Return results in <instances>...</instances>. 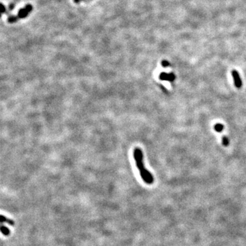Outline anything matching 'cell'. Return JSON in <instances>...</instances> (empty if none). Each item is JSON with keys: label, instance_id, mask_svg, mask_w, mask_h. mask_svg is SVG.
<instances>
[{"label": "cell", "instance_id": "1", "mask_svg": "<svg viewBox=\"0 0 246 246\" xmlns=\"http://www.w3.org/2000/svg\"><path fill=\"white\" fill-rule=\"evenodd\" d=\"M133 157L136 161L137 168L139 169L142 179L144 183L148 185H151L154 182V177L151 173L146 169L144 164V155L140 148H136L133 152Z\"/></svg>", "mask_w": 246, "mask_h": 246}, {"label": "cell", "instance_id": "2", "mask_svg": "<svg viewBox=\"0 0 246 246\" xmlns=\"http://www.w3.org/2000/svg\"><path fill=\"white\" fill-rule=\"evenodd\" d=\"M33 6L31 4H27L24 8L20 9L17 14V16H19V18L21 19H25L29 15V14L32 11Z\"/></svg>", "mask_w": 246, "mask_h": 246}, {"label": "cell", "instance_id": "3", "mask_svg": "<svg viewBox=\"0 0 246 246\" xmlns=\"http://www.w3.org/2000/svg\"><path fill=\"white\" fill-rule=\"evenodd\" d=\"M232 75H233L235 86L238 89H240L242 87V79L239 74V72L236 70H233V71H232Z\"/></svg>", "mask_w": 246, "mask_h": 246}, {"label": "cell", "instance_id": "4", "mask_svg": "<svg viewBox=\"0 0 246 246\" xmlns=\"http://www.w3.org/2000/svg\"><path fill=\"white\" fill-rule=\"evenodd\" d=\"M159 79L162 81H168L169 82H173L176 79V75L171 72V73H166V72H161L159 76Z\"/></svg>", "mask_w": 246, "mask_h": 246}, {"label": "cell", "instance_id": "5", "mask_svg": "<svg viewBox=\"0 0 246 246\" xmlns=\"http://www.w3.org/2000/svg\"><path fill=\"white\" fill-rule=\"evenodd\" d=\"M8 223L10 226H14L15 225V221L13 220H12L11 219H8V218H7L6 217H4L3 216H1V223Z\"/></svg>", "mask_w": 246, "mask_h": 246}, {"label": "cell", "instance_id": "6", "mask_svg": "<svg viewBox=\"0 0 246 246\" xmlns=\"http://www.w3.org/2000/svg\"><path fill=\"white\" fill-rule=\"evenodd\" d=\"M19 19H20L19 18V16L17 15H11V16H8V19H7V21H8V22L9 23H16L17 21H18Z\"/></svg>", "mask_w": 246, "mask_h": 246}, {"label": "cell", "instance_id": "7", "mask_svg": "<svg viewBox=\"0 0 246 246\" xmlns=\"http://www.w3.org/2000/svg\"><path fill=\"white\" fill-rule=\"evenodd\" d=\"M224 126L222 124L217 123V124H215V126H214V129L218 133H221V131L224 130Z\"/></svg>", "mask_w": 246, "mask_h": 246}, {"label": "cell", "instance_id": "8", "mask_svg": "<svg viewBox=\"0 0 246 246\" xmlns=\"http://www.w3.org/2000/svg\"><path fill=\"white\" fill-rule=\"evenodd\" d=\"M1 232H2V233L3 235H4V236H8V235L10 234V230L8 229V228L3 226V225H2Z\"/></svg>", "mask_w": 246, "mask_h": 246}, {"label": "cell", "instance_id": "9", "mask_svg": "<svg viewBox=\"0 0 246 246\" xmlns=\"http://www.w3.org/2000/svg\"><path fill=\"white\" fill-rule=\"evenodd\" d=\"M230 144L229 139H228V137L226 136H224L222 137V144L224 146H228Z\"/></svg>", "mask_w": 246, "mask_h": 246}, {"label": "cell", "instance_id": "10", "mask_svg": "<svg viewBox=\"0 0 246 246\" xmlns=\"http://www.w3.org/2000/svg\"><path fill=\"white\" fill-rule=\"evenodd\" d=\"M161 65H162V67H163L167 68V67H170V63H169V62L168 61L164 60H162V62H161Z\"/></svg>", "mask_w": 246, "mask_h": 246}, {"label": "cell", "instance_id": "11", "mask_svg": "<svg viewBox=\"0 0 246 246\" xmlns=\"http://www.w3.org/2000/svg\"><path fill=\"white\" fill-rule=\"evenodd\" d=\"M6 6L2 3V14L3 13H6Z\"/></svg>", "mask_w": 246, "mask_h": 246}, {"label": "cell", "instance_id": "12", "mask_svg": "<svg viewBox=\"0 0 246 246\" xmlns=\"http://www.w3.org/2000/svg\"><path fill=\"white\" fill-rule=\"evenodd\" d=\"M14 8H15V4H14V3H11V4H10V6H9L10 10H12L14 9Z\"/></svg>", "mask_w": 246, "mask_h": 246}, {"label": "cell", "instance_id": "13", "mask_svg": "<svg viewBox=\"0 0 246 246\" xmlns=\"http://www.w3.org/2000/svg\"><path fill=\"white\" fill-rule=\"evenodd\" d=\"M81 1L82 0H74V2L75 3H80Z\"/></svg>", "mask_w": 246, "mask_h": 246}]
</instances>
